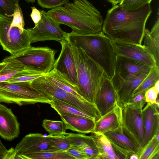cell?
Here are the masks:
<instances>
[{"instance_id":"6da1fadb","label":"cell","mask_w":159,"mask_h":159,"mask_svg":"<svg viewBox=\"0 0 159 159\" xmlns=\"http://www.w3.org/2000/svg\"><path fill=\"white\" fill-rule=\"evenodd\" d=\"M152 12L150 3L134 11L126 10L119 4L113 6L103 21L102 32L113 42L120 40L141 44Z\"/></svg>"},{"instance_id":"7a4b0ae2","label":"cell","mask_w":159,"mask_h":159,"mask_svg":"<svg viewBox=\"0 0 159 159\" xmlns=\"http://www.w3.org/2000/svg\"><path fill=\"white\" fill-rule=\"evenodd\" d=\"M44 13L60 24L69 26L74 33L92 34L102 31L103 17L88 0H74Z\"/></svg>"},{"instance_id":"3957f363","label":"cell","mask_w":159,"mask_h":159,"mask_svg":"<svg viewBox=\"0 0 159 159\" xmlns=\"http://www.w3.org/2000/svg\"><path fill=\"white\" fill-rule=\"evenodd\" d=\"M66 40L72 46L81 48L103 70L111 80L117 56L113 42L102 31L92 34L68 33Z\"/></svg>"},{"instance_id":"277c9868","label":"cell","mask_w":159,"mask_h":159,"mask_svg":"<svg viewBox=\"0 0 159 159\" xmlns=\"http://www.w3.org/2000/svg\"><path fill=\"white\" fill-rule=\"evenodd\" d=\"M71 47L77 70L78 91L84 99L94 104L96 94L106 75L84 50Z\"/></svg>"},{"instance_id":"5b68a950","label":"cell","mask_w":159,"mask_h":159,"mask_svg":"<svg viewBox=\"0 0 159 159\" xmlns=\"http://www.w3.org/2000/svg\"><path fill=\"white\" fill-rule=\"evenodd\" d=\"M52 98L29 82H0V102L19 106L40 103L50 104Z\"/></svg>"},{"instance_id":"8992f818","label":"cell","mask_w":159,"mask_h":159,"mask_svg":"<svg viewBox=\"0 0 159 159\" xmlns=\"http://www.w3.org/2000/svg\"><path fill=\"white\" fill-rule=\"evenodd\" d=\"M31 84L35 89L52 98L67 103L90 115L96 121L101 116L94 104L65 91L47 79L44 75L34 80Z\"/></svg>"},{"instance_id":"52a82bcc","label":"cell","mask_w":159,"mask_h":159,"mask_svg":"<svg viewBox=\"0 0 159 159\" xmlns=\"http://www.w3.org/2000/svg\"><path fill=\"white\" fill-rule=\"evenodd\" d=\"M57 52L48 47L30 46L20 52L6 57L3 60L16 59L22 63L25 68L46 74L53 68Z\"/></svg>"},{"instance_id":"ba28073f","label":"cell","mask_w":159,"mask_h":159,"mask_svg":"<svg viewBox=\"0 0 159 159\" xmlns=\"http://www.w3.org/2000/svg\"><path fill=\"white\" fill-rule=\"evenodd\" d=\"M152 67L130 58L117 55L111 81L117 91L129 81L148 74Z\"/></svg>"},{"instance_id":"9c48e42d","label":"cell","mask_w":159,"mask_h":159,"mask_svg":"<svg viewBox=\"0 0 159 159\" xmlns=\"http://www.w3.org/2000/svg\"><path fill=\"white\" fill-rule=\"evenodd\" d=\"M12 19L0 18V45L14 55L30 47L31 43L26 29L11 26Z\"/></svg>"},{"instance_id":"30bf717a","label":"cell","mask_w":159,"mask_h":159,"mask_svg":"<svg viewBox=\"0 0 159 159\" xmlns=\"http://www.w3.org/2000/svg\"><path fill=\"white\" fill-rule=\"evenodd\" d=\"M42 18L34 27L26 29L31 44L38 41L55 40L59 42L66 40L68 33L63 31L60 24L41 11Z\"/></svg>"},{"instance_id":"8fae6325","label":"cell","mask_w":159,"mask_h":159,"mask_svg":"<svg viewBox=\"0 0 159 159\" xmlns=\"http://www.w3.org/2000/svg\"><path fill=\"white\" fill-rule=\"evenodd\" d=\"M60 43L61 49L59 57L55 60L53 69L60 73L76 88L77 72L71 46L66 40H63Z\"/></svg>"},{"instance_id":"7c38bea8","label":"cell","mask_w":159,"mask_h":159,"mask_svg":"<svg viewBox=\"0 0 159 159\" xmlns=\"http://www.w3.org/2000/svg\"><path fill=\"white\" fill-rule=\"evenodd\" d=\"M113 42L117 55L130 58L151 66H157L153 56L148 48L143 45L120 40Z\"/></svg>"},{"instance_id":"4fadbf2b","label":"cell","mask_w":159,"mask_h":159,"mask_svg":"<svg viewBox=\"0 0 159 159\" xmlns=\"http://www.w3.org/2000/svg\"><path fill=\"white\" fill-rule=\"evenodd\" d=\"M143 108L126 104L123 108L122 111L123 127L131 134L141 148L144 137Z\"/></svg>"},{"instance_id":"5bb4252c","label":"cell","mask_w":159,"mask_h":159,"mask_svg":"<svg viewBox=\"0 0 159 159\" xmlns=\"http://www.w3.org/2000/svg\"><path fill=\"white\" fill-rule=\"evenodd\" d=\"M118 102L117 91L106 76L95 97L94 104L102 116L113 110Z\"/></svg>"},{"instance_id":"9a60e30c","label":"cell","mask_w":159,"mask_h":159,"mask_svg":"<svg viewBox=\"0 0 159 159\" xmlns=\"http://www.w3.org/2000/svg\"><path fill=\"white\" fill-rule=\"evenodd\" d=\"M52 136H45L38 133L29 134L22 138L15 149L20 157L21 156L29 153L50 151L49 144Z\"/></svg>"},{"instance_id":"2e32d148","label":"cell","mask_w":159,"mask_h":159,"mask_svg":"<svg viewBox=\"0 0 159 159\" xmlns=\"http://www.w3.org/2000/svg\"><path fill=\"white\" fill-rule=\"evenodd\" d=\"M159 105L147 102L142 109L144 137L142 148L159 131Z\"/></svg>"},{"instance_id":"e0dca14e","label":"cell","mask_w":159,"mask_h":159,"mask_svg":"<svg viewBox=\"0 0 159 159\" xmlns=\"http://www.w3.org/2000/svg\"><path fill=\"white\" fill-rule=\"evenodd\" d=\"M20 134V124L11 109L0 104V136L11 141Z\"/></svg>"},{"instance_id":"ac0fdd59","label":"cell","mask_w":159,"mask_h":159,"mask_svg":"<svg viewBox=\"0 0 159 159\" xmlns=\"http://www.w3.org/2000/svg\"><path fill=\"white\" fill-rule=\"evenodd\" d=\"M123 108L117 103L115 107L95 122L92 133L104 134L123 128Z\"/></svg>"},{"instance_id":"d6986e66","label":"cell","mask_w":159,"mask_h":159,"mask_svg":"<svg viewBox=\"0 0 159 159\" xmlns=\"http://www.w3.org/2000/svg\"><path fill=\"white\" fill-rule=\"evenodd\" d=\"M64 135L71 147H76L82 150L89 157L90 159H98L99 151L91 135L66 132Z\"/></svg>"},{"instance_id":"ffe728a7","label":"cell","mask_w":159,"mask_h":159,"mask_svg":"<svg viewBox=\"0 0 159 159\" xmlns=\"http://www.w3.org/2000/svg\"><path fill=\"white\" fill-rule=\"evenodd\" d=\"M109 140L137 154L139 157L142 148L134 138L123 127V128L104 134Z\"/></svg>"},{"instance_id":"44dd1931","label":"cell","mask_w":159,"mask_h":159,"mask_svg":"<svg viewBox=\"0 0 159 159\" xmlns=\"http://www.w3.org/2000/svg\"><path fill=\"white\" fill-rule=\"evenodd\" d=\"M60 116L67 129L83 134L92 133L94 131L96 121L93 120L65 115Z\"/></svg>"},{"instance_id":"7402d4cb","label":"cell","mask_w":159,"mask_h":159,"mask_svg":"<svg viewBox=\"0 0 159 159\" xmlns=\"http://www.w3.org/2000/svg\"><path fill=\"white\" fill-rule=\"evenodd\" d=\"M143 38V45L148 49L156 62V65L159 66V19L157 17L150 31L145 29Z\"/></svg>"},{"instance_id":"603a6c76","label":"cell","mask_w":159,"mask_h":159,"mask_svg":"<svg viewBox=\"0 0 159 159\" xmlns=\"http://www.w3.org/2000/svg\"><path fill=\"white\" fill-rule=\"evenodd\" d=\"M52 98V101L50 105L60 116L65 115L82 117L92 119L96 121L93 117L75 107L54 98Z\"/></svg>"},{"instance_id":"cb8c5ba5","label":"cell","mask_w":159,"mask_h":159,"mask_svg":"<svg viewBox=\"0 0 159 159\" xmlns=\"http://www.w3.org/2000/svg\"><path fill=\"white\" fill-rule=\"evenodd\" d=\"M148 75H144L132 80L118 90L116 91L118 104L123 108L128 103L134 91Z\"/></svg>"},{"instance_id":"d4e9b609","label":"cell","mask_w":159,"mask_h":159,"mask_svg":"<svg viewBox=\"0 0 159 159\" xmlns=\"http://www.w3.org/2000/svg\"><path fill=\"white\" fill-rule=\"evenodd\" d=\"M99 151L98 159H117L111 143L103 134L92 133Z\"/></svg>"},{"instance_id":"484cf974","label":"cell","mask_w":159,"mask_h":159,"mask_svg":"<svg viewBox=\"0 0 159 159\" xmlns=\"http://www.w3.org/2000/svg\"><path fill=\"white\" fill-rule=\"evenodd\" d=\"M25 68L24 65L17 60H2L0 62V82L7 81Z\"/></svg>"},{"instance_id":"4316f807","label":"cell","mask_w":159,"mask_h":159,"mask_svg":"<svg viewBox=\"0 0 159 159\" xmlns=\"http://www.w3.org/2000/svg\"><path fill=\"white\" fill-rule=\"evenodd\" d=\"M44 76L48 80L65 91L83 98L79 94L76 87L70 83L60 73L55 69H53Z\"/></svg>"},{"instance_id":"83f0119b","label":"cell","mask_w":159,"mask_h":159,"mask_svg":"<svg viewBox=\"0 0 159 159\" xmlns=\"http://www.w3.org/2000/svg\"><path fill=\"white\" fill-rule=\"evenodd\" d=\"M22 159H73L65 152L43 151L28 153L20 156Z\"/></svg>"},{"instance_id":"f1b7e54d","label":"cell","mask_w":159,"mask_h":159,"mask_svg":"<svg viewBox=\"0 0 159 159\" xmlns=\"http://www.w3.org/2000/svg\"><path fill=\"white\" fill-rule=\"evenodd\" d=\"M159 80V66H152L148 74L134 91L133 95L146 92L153 87L155 83Z\"/></svg>"},{"instance_id":"f546056e","label":"cell","mask_w":159,"mask_h":159,"mask_svg":"<svg viewBox=\"0 0 159 159\" xmlns=\"http://www.w3.org/2000/svg\"><path fill=\"white\" fill-rule=\"evenodd\" d=\"M139 159H159V141L155 135L142 148Z\"/></svg>"},{"instance_id":"4dcf8cb0","label":"cell","mask_w":159,"mask_h":159,"mask_svg":"<svg viewBox=\"0 0 159 159\" xmlns=\"http://www.w3.org/2000/svg\"><path fill=\"white\" fill-rule=\"evenodd\" d=\"M45 74L25 67L21 71L6 82L9 83L29 82Z\"/></svg>"},{"instance_id":"1f68e13d","label":"cell","mask_w":159,"mask_h":159,"mask_svg":"<svg viewBox=\"0 0 159 159\" xmlns=\"http://www.w3.org/2000/svg\"><path fill=\"white\" fill-rule=\"evenodd\" d=\"M50 151L65 152L71 146L68 139L62 134L52 136L49 144Z\"/></svg>"},{"instance_id":"d6a6232c","label":"cell","mask_w":159,"mask_h":159,"mask_svg":"<svg viewBox=\"0 0 159 159\" xmlns=\"http://www.w3.org/2000/svg\"><path fill=\"white\" fill-rule=\"evenodd\" d=\"M42 126L48 132L50 135H57L62 134L66 133L67 129L63 121L44 120Z\"/></svg>"},{"instance_id":"836d02e7","label":"cell","mask_w":159,"mask_h":159,"mask_svg":"<svg viewBox=\"0 0 159 159\" xmlns=\"http://www.w3.org/2000/svg\"><path fill=\"white\" fill-rule=\"evenodd\" d=\"M19 0H0V18L12 19L16 6Z\"/></svg>"},{"instance_id":"e575fe53","label":"cell","mask_w":159,"mask_h":159,"mask_svg":"<svg viewBox=\"0 0 159 159\" xmlns=\"http://www.w3.org/2000/svg\"><path fill=\"white\" fill-rule=\"evenodd\" d=\"M151 0H123L120 3L124 9L128 11H134L139 9L148 3Z\"/></svg>"},{"instance_id":"d590c367","label":"cell","mask_w":159,"mask_h":159,"mask_svg":"<svg viewBox=\"0 0 159 159\" xmlns=\"http://www.w3.org/2000/svg\"><path fill=\"white\" fill-rule=\"evenodd\" d=\"M12 17L11 26L17 27L23 30L25 23L22 12L19 4L16 5Z\"/></svg>"},{"instance_id":"8d00e7d4","label":"cell","mask_w":159,"mask_h":159,"mask_svg":"<svg viewBox=\"0 0 159 159\" xmlns=\"http://www.w3.org/2000/svg\"><path fill=\"white\" fill-rule=\"evenodd\" d=\"M69 0H37L39 5L43 8L53 9L62 6Z\"/></svg>"},{"instance_id":"74e56055","label":"cell","mask_w":159,"mask_h":159,"mask_svg":"<svg viewBox=\"0 0 159 159\" xmlns=\"http://www.w3.org/2000/svg\"><path fill=\"white\" fill-rule=\"evenodd\" d=\"M110 142L117 159H129L130 157L132 154L135 153L133 152L111 142Z\"/></svg>"},{"instance_id":"f35d334b","label":"cell","mask_w":159,"mask_h":159,"mask_svg":"<svg viewBox=\"0 0 159 159\" xmlns=\"http://www.w3.org/2000/svg\"><path fill=\"white\" fill-rule=\"evenodd\" d=\"M145 92H143L133 95L126 104L143 108L146 103L145 100Z\"/></svg>"},{"instance_id":"ab89813d","label":"cell","mask_w":159,"mask_h":159,"mask_svg":"<svg viewBox=\"0 0 159 159\" xmlns=\"http://www.w3.org/2000/svg\"><path fill=\"white\" fill-rule=\"evenodd\" d=\"M65 152L72 157L74 159H89V157L80 149L71 147Z\"/></svg>"},{"instance_id":"60d3db41","label":"cell","mask_w":159,"mask_h":159,"mask_svg":"<svg viewBox=\"0 0 159 159\" xmlns=\"http://www.w3.org/2000/svg\"><path fill=\"white\" fill-rule=\"evenodd\" d=\"M159 93L154 87L148 89L145 93V100L146 102H149L151 104L159 105L158 96Z\"/></svg>"},{"instance_id":"b9f144b4","label":"cell","mask_w":159,"mask_h":159,"mask_svg":"<svg viewBox=\"0 0 159 159\" xmlns=\"http://www.w3.org/2000/svg\"><path fill=\"white\" fill-rule=\"evenodd\" d=\"M31 8L32 11L30 16L35 25H36L41 20L42 18V14L41 11L38 10L35 7H32Z\"/></svg>"},{"instance_id":"7bdbcfd3","label":"cell","mask_w":159,"mask_h":159,"mask_svg":"<svg viewBox=\"0 0 159 159\" xmlns=\"http://www.w3.org/2000/svg\"><path fill=\"white\" fill-rule=\"evenodd\" d=\"M9 150L6 148L0 139V159H9Z\"/></svg>"},{"instance_id":"ee69618b","label":"cell","mask_w":159,"mask_h":159,"mask_svg":"<svg viewBox=\"0 0 159 159\" xmlns=\"http://www.w3.org/2000/svg\"><path fill=\"white\" fill-rule=\"evenodd\" d=\"M111 3L113 6H115L121 3L123 0H107Z\"/></svg>"},{"instance_id":"f6af8a7d","label":"cell","mask_w":159,"mask_h":159,"mask_svg":"<svg viewBox=\"0 0 159 159\" xmlns=\"http://www.w3.org/2000/svg\"><path fill=\"white\" fill-rule=\"evenodd\" d=\"M154 87L156 90L159 92V80L157 81L155 84Z\"/></svg>"},{"instance_id":"bcb514c9","label":"cell","mask_w":159,"mask_h":159,"mask_svg":"<svg viewBox=\"0 0 159 159\" xmlns=\"http://www.w3.org/2000/svg\"><path fill=\"white\" fill-rule=\"evenodd\" d=\"M129 159H139V156L136 154H132L129 157Z\"/></svg>"},{"instance_id":"7dc6e473","label":"cell","mask_w":159,"mask_h":159,"mask_svg":"<svg viewBox=\"0 0 159 159\" xmlns=\"http://www.w3.org/2000/svg\"><path fill=\"white\" fill-rule=\"evenodd\" d=\"M28 2L34 3L35 2V0H25Z\"/></svg>"},{"instance_id":"c3c4849f","label":"cell","mask_w":159,"mask_h":159,"mask_svg":"<svg viewBox=\"0 0 159 159\" xmlns=\"http://www.w3.org/2000/svg\"><path fill=\"white\" fill-rule=\"evenodd\" d=\"M151 0V1H152V0Z\"/></svg>"},{"instance_id":"681fc988","label":"cell","mask_w":159,"mask_h":159,"mask_svg":"<svg viewBox=\"0 0 159 159\" xmlns=\"http://www.w3.org/2000/svg\"></svg>"}]
</instances>
